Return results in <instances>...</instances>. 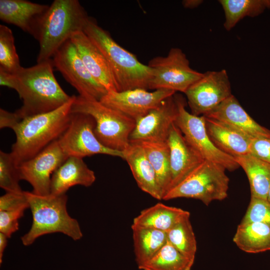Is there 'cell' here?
<instances>
[{"instance_id": "1", "label": "cell", "mask_w": 270, "mask_h": 270, "mask_svg": "<svg viewBox=\"0 0 270 270\" xmlns=\"http://www.w3.org/2000/svg\"><path fill=\"white\" fill-rule=\"evenodd\" d=\"M52 59L24 68L14 74V90L22 100L15 112L21 119L53 111L70 100L54 74Z\"/></svg>"}, {"instance_id": "2", "label": "cell", "mask_w": 270, "mask_h": 270, "mask_svg": "<svg viewBox=\"0 0 270 270\" xmlns=\"http://www.w3.org/2000/svg\"><path fill=\"white\" fill-rule=\"evenodd\" d=\"M75 98L72 95L70 100L53 111L24 118L14 127L16 140L10 154L18 166L60 138L69 124Z\"/></svg>"}, {"instance_id": "3", "label": "cell", "mask_w": 270, "mask_h": 270, "mask_svg": "<svg viewBox=\"0 0 270 270\" xmlns=\"http://www.w3.org/2000/svg\"><path fill=\"white\" fill-rule=\"evenodd\" d=\"M100 49L112 70L118 91L137 88L148 90L152 75L151 68L118 44L106 30L90 17L84 30Z\"/></svg>"}, {"instance_id": "4", "label": "cell", "mask_w": 270, "mask_h": 270, "mask_svg": "<svg viewBox=\"0 0 270 270\" xmlns=\"http://www.w3.org/2000/svg\"><path fill=\"white\" fill-rule=\"evenodd\" d=\"M90 17L78 0H54L44 14L36 39L38 63L52 59L72 34L83 31Z\"/></svg>"}, {"instance_id": "5", "label": "cell", "mask_w": 270, "mask_h": 270, "mask_svg": "<svg viewBox=\"0 0 270 270\" xmlns=\"http://www.w3.org/2000/svg\"><path fill=\"white\" fill-rule=\"evenodd\" d=\"M24 192L32 213V223L30 230L21 238L24 245L30 246L40 236L54 232L62 233L74 240L82 237L78 222L68 212L66 194L40 196Z\"/></svg>"}, {"instance_id": "6", "label": "cell", "mask_w": 270, "mask_h": 270, "mask_svg": "<svg viewBox=\"0 0 270 270\" xmlns=\"http://www.w3.org/2000/svg\"><path fill=\"white\" fill-rule=\"evenodd\" d=\"M71 112L92 116L96 122L94 133L100 142L108 148L124 152L129 146L130 136L136 125L133 118L99 100L80 96H76Z\"/></svg>"}, {"instance_id": "7", "label": "cell", "mask_w": 270, "mask_h": 270, "mask_svg": "<svg viewBox=\"0 0 270 270\" xmlns=\"http://www.w3.org/2000/svg\"><path fill=\"white\" fill-rule=\"evenodd\" d=\"M226 170L218 164L204 160L168 190L162 200L191 198L200 200L206 206L214 200H224L228 196L230 181Z\"/></svg>"}, {"instance_id": "8", "label": "cell", "mask_w": 270, "mask_h": 270, "mask_svg": "<svg viewBox=\"0 0 270 270\" xmlns=\"http://www.w3.org/2000/svg\"><path fill=\"white\" fill-rule=\"evenodd\" d=\"M174 97L178 106L174 124L188 144L204 160L218 164L230 172L238 168L233 156L221 151L212 142L206 130L204 116H195L188 112L186 102L181 95L175 94Z\"/></svg>"}, {"instance_id": "9", "label": "cell", "mask_w": 270, "mask_h": 270, "mask_svg": "<svg viewBox=\"0 0 270 270\" xmlns=\"http://www.w3.org/2000/svg\"><path fill=\"white\" fill-rule=\"evenodd\" d=\"M148 65L152 72L148 90L168 89L184 93L204 74L192 68L185 54L177 48H172L166 56L152 58Z\"/></svg>"}, {"instance_id": "10", "label": "cell", "mask_w": 270, "mask_h": 270, "mask_svg": "<svg viewBox=\"0 0 270 270\" xmlns=\"http://www.w3.org/2000/svg\"><path fill=\"white\" fill-rule=\"evenodd\" d=\"M94 118L87 114L72 113L69 124L58 141L68 156L84 158L96 154L120 157L124 160V152L108 148L96 138Z\"/></svg>"}, {"instance_id": "11", "label": "cell", "mask_w": 270, "mask_h": 270, "mask_svg": "<svg viewBox=\"0 0 270 270\" xmlns=\"http://www.w3.org/2000/svg\"><path fill=\"white\" fill-rule=\"evenodd\" d=\"M52 58L54 67L76 88L80 96L100 101L107 93L106 89L88 70L70 39L60 48Z\"/></svg>"}, {"instance_id": "12", "label": "cell", "mask_w": 270, "mask_h": 270, "mask_svg": "<svg viewBox=\"0 0 270 270\" xmlns=\"http://www.w3.org/2000/svg\"><path fill=\"white\" fill-rule=\"evenodd\" d=\"M184 94L192 114L204 115L232 95L226 71L206 72Z\"/></svg>"}, {"instance_id": "13", "label": "cell", "mask_w": 270, "mask_h": 270, "mask_svg": "<svg viewBox=\"0 0 270 270\" xmlns=\"http://www.w3.org/2000/svg\"><path fill=\"white\" fill-rule=\"evenodd\" d=\"M68 157L58 140H55L36 156L18 166L20 179L31 184L34 194L48 195L52 174Z\"/></svg>"}, {"instance_id": "14", "label": "cell", "mask_w": 270, "mask_h": 270, "mask_svg": "<svg viewBox=\"0 0 270 270\" xmlns=\"http://www.w3.org/2000/svg\"><path fill=\"white\" fill-rule=\"evenodd\" d=\"M176 92L168 89L148 92L140 88L110 91L107 92L100 102L136 120L156 108L164 100Z\"/></svg>"}, {"instance_id": "15", "label": "cell", "mask_w": 270, "mask_h": 270, "mask_svg": "<svg viewBox=\"0 0 270 270\" xmlns=\"http://www.w3.org/2000/svg\"><path fill=\"white\" fill-rule=\"evenodd\" d=\"M177 115L178 106L174 94L136 120L135 126L130 136V142H166Z\"/></svg>"}, {"instance_id": "16", "label": "cell", "mask_w": 270, "mask_h": 270, "mask_svg": "<svg viewBox=\"0 0 270 270\" xmlns=\"http://www.w3.org/2000/svg\"><path fill=\"white\" fill-rule=\"evenodd\" d=\"M166 142L170 150L171 173L170 190L204 160L188 144L174 123L171 126Z\"/></svg>"}, {"instance_id": "17", "label": "cell", "mask_w": 270, "mask_h": 270, "mask_svg": "<svg viewBox=\"0 0 270 270\" xmlns=\"http://www.w3.org/2000/svg\"><path fill=\"white\" fill-rule=\"evenodd\" d=\"M70 40L76 47L86 67L108 92L118 91L110 66L100 49L83 32L74 33Z\"/></svg>"}, {"instance_id": "18", "label": "cell", "mask_w": 270, "mask_h": 270, "mask_svg": "<svg viewBox=\"0 0 270 270\" xmlns=\"http://www.w3.org/2000/svg\"><path fill=\"white\" fill-rule=\"evenodd\" d=\"M49 7L25 0H0V19L15 25L36 38Z\"/></svg>"}, {"instance_id": "19", "label": "cell", "mask_w": 270, "mask_h": 270, "mask_svg": "<svg viewBox=\"0 0 270 270\" xmlns=\"http://www.w3.org/2000/svg\"><path fill=\"white\" fill-rule=\"evenodd\" d=\"M203 116L228 124L252 138H270V130L250 117L232 94Z\"/></svg>"}, {"instance_id": "20", "label": "cell", "mask_w": 270, "mask_h": 270, "mask_svg": "<svg viewBox=\"0 0 270 270\" xmlns=\"http://www.w3.org/2000/svg\"><path fill=\"white\" fill-rule=\"evenodd\" d=\"M96 179L94 172L88 168L82 158L70 156L52 174L50 194H65L76 185L88 187Z\"/></svg>"}, {"instance_id": "21", "label": "cell", "mask_w": 270, "mask_h": 270, "mask_svg": "<svg viewBox=\"0 0 270 270\" xmlns=\"http://www.w3.org/2000/svg\"><path fill=\"white\" fill-rule=\"evenodd\" d=\"M204 117L207 133L219 150L233 157L250 154L253 138L228 124Z\"/></svg>"}, {"instance_id": "22", "label": "cell", "mask_w": 270, "mask_h": 270, "mask_svg": "<svg viewBox=\"0 0 270 270\" xmlns=\"http://www.w3.org/2000/svg\"><path fill=\"white\" fill-rule=\"evenodd\" d=\"M124 152V160L127 162L138 186L154 198L162 200L156 172L142 148L136 142H130Z\"/></svg>"}, {"instance_id": "23", "label": "cell", "mask_w": 270, "mask_h": 270, "mask_svg": "<svg viewBox=\"0 0 270 270\" xmlns=\"http://www.w3.org/2000/svg\"><path fill=\"white\" fill-rule=\"evenodd\" d=\"M190 214L180 208L158 202L141 211L133 220L132 226L150 228L166 232Z\"/></svg>"}, {"instance_id": "24", "label": "cell", "mask_w": 270, "mask_h": 270, "mask_svg": "<svg viewBox=\"0 0 270 270\" xmlns=\"http://www.w3.org/2000/svg\"><path fill=\"white\" fill-rule=\"evenodd\" d=\"M233 242L240 249L248 253L270 250V226L260 222L240 223Z\"/></svg>"}, {"instance_id": "25", "label": "cell", "mask_w": 270, "mask_h": 270, "mask_svg": "<svg viewBox=\"0 0 270 270\" xmlns=\"http://www.w3.org/2000/svg\"><path fill=\"white\" fill-rule=\"evenodd\" d=\"M234 158L248 176L251 196L266 199L270 186V164L250 154Z\"/></svg>"}, {"instance_id": "26", "label": "cell", "mask_w": 270, "mask_h": 270, "mask_svg": "<svg viewBox=\"0 0 270 270\" xmlns=\"http://www.w3.org/2000/svg\"><path fill=\"white\" fill-rule=\"evenodd\" d=\"M134 252L138 268L152 258L168 241L166 232L156 229L131 226Z\"/></svg>"}, {"instance_id": "27", "label": "cell", "mask_w": 270, "mask_h": 270, "mask_svg": "<svg viewBox=\"0 0 270 270\" xmlns=\"http://www.w3.org/2000/svg\"><path fill=\"white\" fill-rule=\"evenodd\" d=\"M144 149L156 174L162 198L168 191L171 182L170 150L167 142H134Z\"/></svg>"}, {"instance_id": "28", "label": "cell", "mask_w": 270, "mask_h": 270, "mask_svg": "<svg viewBox=\"0 0 270 270\" xmlns=\"http://www.w3.org/2000/svg\"><path fill=\"white\" fill-rule=\"evenodd\" d=\"M225 14L224 26L226 30L232 28L246 16L254 17L270 8V0H220Z\"/></svg>"}, {"instance_id": "29", "label": "cell", "mask_w": 270, "mask_h": 270, "mask_svg": "<svg viewBox=\"0 0 270 270\" xmlns=\"http://www.w3.org/2000/svg\"><path fill=\"white\" fill-rule=\"evenodd\" d=\"M194 259L187 257L168 241L150 260L138 268L142 270H190Z\"/></svg>"}, {"instance_id": "30", "label": "cell", "mask_w": 270, "mask_h": 270, "mask_svg": "<svg viewBox=\"0 0 270 270\" xmlns=\"http://www.w3.org/2000/svg\"><path fill=\"white\" fill-rule=\"evenodd\" d=\"M190 214L166 232L168 241L185 256L195 259L197 246Z\"/></svg>"}, {"instance_id": "31", "label": "cell", "mask_w": 270, "mask_h": 270, "mask_svg": "<svg viewBox=\"0 0 270 270\" xmlns=\"http://www.w3.org/2000/svg\"><path fill=\"white\" fill-rule=\"evenodd\" d=\"M22 66L16 52L14 37L11 30L0 25V68L15 74Z\"/></svg>"}, {"instance_id": "32", "label": "cell", "mask_w": 270, "mask_h": 270, "mask_svg": "<svg viewBox=\"0 0 270 270\" xmlns=\"http://www.w3.org/2000/svg\"><path fill=\"white\" fill-rule=\"evenodd\" d=\"M20 180L18 169L10 153L0 151V186L6 192H20Z\"/></svg>"}, {"instance_id": "33", "label": "cell", "mask_w": 270, "mask_h": 270, "mask_svg": "<svg viewBox=\"0 0 270 270\" xmlns=\"http://www.w3.org/2000/svg\"><path fill=\"white\" fill-rule=\"evenodd\" d=\"M260 222L270 226V203L266 199L250 197L246 212L240 223Z\"/></svg>"}, {"instance_id": "34", "label": "cell", "mask_w": 270, "mask_h": 270, "mask_svg": "<svg viewBox=\"0 0 270 270\" xmlns=\"http://www.w3.org/2000/svg\"><path fill=\"white\" fill-rule=\"evenodd\" d=\"M26 208H22L16 210L0 211V232L8 238L18 230V220L24 214Z\"/></svg>"}, {"instance_id": "35", "label": "cell", "mask_w": 270, "mask_h": 270, "mask_svg": "<svg viewBox=\"0 0 270 270\" xmlns=\"http://www.w3.org/2000/svg\"><path fill=\"white\" fill-rule=\"evenodd\" d=\"M22 208H29L24 191L6 192L0 198V211L14 210Z\"/></svg>"}, {"instance_id": "36", "label": "cell", "mask_w": 270, "mask_h": 270, "mask_svg": "<svg viewBox=\"0 0 270 270\" xmlns=\"http://www.w3.org/2000/svg\"><path fill=\"white\" fill-rule=\"evenodd\" d=\"M250 154L270 164V138H255L252 140Z\"/></svg>"}, {"instance_id": "37", "label": "cell", "mask_w": 270, "mask_h": 270, "mask_svg": "<svg viewBox=\"0 0 270 270\" xmlns=\"http://www.w3.org/2000/svg\"><path fill=\"white\" fill-rule=\"evenodd\" d=\"M22 120L16 112H11L0 109V128H10L13 130Z\"/></svg>"}, {"instance_id": "38", "label": "cell", "mask_w": 270, "mask_h": 270, "mask_svg": "<svg viewBox=\"0 0 270 270\" xmlns=\"http://www.w3.org/2000/svg\"><path fill=\"white\" fill-rule=\"evenodd\" d=\"M0 84L1 86H6L14 90L16 84L14 74L0 68Z\"/></svg>"}, {"instance_id": "39", "label": "cell", "mask_w": 270, "mask_h": 270, "mask_svg": "<svg viewBox=\"0 0 270 270\" xmlns=\"http://www.w3.org/2000/svg\"><path fill=\"white\" fill-rule=\"evenodd\" d=\"M8 238L4 234L0 232V260L2 262L3 253L8 244Z\"/></svg>"}, {"instance_id": "40", "label": "cell", "mask_w": 270, "mask_h": 270, "mask_svg": "<svg viewBox=\"0 0 270 270\" xmlns=\"http://www.w3.org/2000/svg\"><path fill=\"white\" fill-rule=\"evenodd\" d=\"M202 2L201 0H184L182 1V4L186 8H193L199 6Z\"/></svg>"}, {"instance_id": "41", "label": "cell", "mask_w": 270, "mask_h": 270, "mask_svg": "<svg viewBox=\"0 0 270 270\" xmlns=\"http://www.w3.org/2000/svg\"><path fill=\"white\" fill-rule=\"evenodd\" d=\"M266 200L270 203V186L268 190L267 196H266Z\"/></svg>"}]
</instances>
